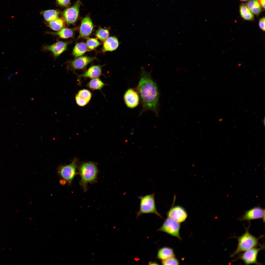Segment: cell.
<instances>
[{
    "label": "cell",
    "instance_id": "4fadbf2b",
    "mask_svg": "<svg viewBox=\"0 0 265 265\" xmlns=\"http://www.w3.org/2000/svg\"><path fill=\"white\" fill-rule=\"evenodd\" d=\"M92 97L91 92L87 89H84L78 92L75 96V100L79 106H83L89 103Z\"/></svg>",
    "mask_w": 265,
    "mask_h": 265
},
{
    "label": "cell",
    "instance_id": "f546056e",
    "mask_svg": "<svg viewBox=\"0 0 265 265\" xmlns=\"http://www.w3.org/2000/svg\"><path fill=\"white\" fill-rule=\"evenodd\" d=\"M60 6H66L69 4L70 0H56Z\"/></svg>",
    "mask_w": 265,
    "mask_h": 265
},
{
    "label": "cell",
    "instance_id": "4dcf8cb0",
    "mask_svg": "<svg viewBox=\"0 0 265 265\" xmlns=\"http://www.w3.org/2000/svg\"><path fill=\"white\" fill-rule=\"evenodd\" d=\"M262 8L265 10V0H258Z\"/></svg>",
    "mask_w": 265,
    "mask_h": 265
},
{
    "label": "cell",
    "instance_id": "ac0fdd59",
    "mask_svg": "<svg viewBox=\"0 0 265 265\" xmlns=\"http://www.w3.org/2000/svg\"><path fill=\"white\" fill-rule=\"evenodd\" d=\"M175 256L173 250L170 248L164 247L160 249L158 251L157 257L159 259L163 260Z\"/></svg>",
    "mask_w": 265,
    "mask_h": 265
},
{
    "label": "cell",
    "instance_id": "7402d4cb",
    "mask_svg": "<svg viewBox=\"0 0 265 265\" xmlns=\"http://www.w3.org/2000/svg\"><path fill=\"white\" fill-rule=\"evenodd\" d=\"M41 14L45 20L49 22L58 18L59 13L55 10H49L41 11Z\"/></svg>",
    "mask_w": 265,
    "mask_h": 265
},
{
    "label": "cell",
    "instance_id": "d4e9b609",
    "mask_svg": "<svg viewBox=\"0 0 265 265\" xmlns=\"http://www.w3.org/2000/svg\"><path fill=\"white\" fill-rule=\"evenodd\" d=\"M64 25V21L61 18H58L49 22V27L53 30L59 31L62 28Z\"/></svg>",
    "mask_w": 265,
    "mask_h": 265
},
{
    "label": "cell",
    "instance_id": "277c9868",
    "mask_svg": "<svg viewBox=\"0 0 265 265\" xmlns=\"http://www.w3.org/2000/svg\"><path fill=\"white\" fill-rule=\"evenodd\" d=\"M140 199V209L137 213V218L142 214L154 213L162 218L157 211L154 193L139 197Z\"/></svg>",
    "mask_w": 265,
    "mask_h": 265
},
{
    "label": "cell",
    "instance_id": "4316f807",
    "mask_svg": "<svg viewBox=\"0 0 265 265\" xmlns=\"http://www.w3.org/2000/svg\"><path fill=\"white\" fill-rule=\"evenodd\" d=\"M100 44L99 42L96 39L93 38L88 39L87 40L86 45L88 49L93 50Z\"/></svg>",
    "mask_w": 265,
    "mask_h": 265
},
{
    "label": "cell",
    "instance_id": "e0dca14e",
    "mask_svg": "<svg viewBox=\"0 0 265 265\" xmlns=\"http://www.w3.org/2000/svg\"><path fill=\"white\" fill-rule=\"evenodd\" d=\"M119 45L118 39L115 37L107 38L104 42L103 49L104 51H112L116 49Z\"/></svg>",
    "mask_w": 265,
    "mask_h": 265
},
{
    "label": "cell",
    "instance_id": "9a60e30c",
    "mask_svg": "<svg viewBox=\"0 0 265 265\" xmlns=\"http://www.w3.org/2000/svg\"><path fill=\"white\" fill-rule=\"evenodd\" d=\"M102 75L101 67L98 65L91 66L83 73L78 75L79 78H89L93 79L98 78Z\"/></svg>",
    "mask_w": 265,
    "mask_h": 265
},
{
    "label": "cell",
    "instance_id": "1f68e13d",
    "mask_svg": "<svg viewBox=\"0 0 265 265\" xmlns=\"http://www.w3.org/2000/svg\"><path fill=\"white\" fill-rule=\"evenodd\" d=\"M241 0V1H246L248 0Z\"/></svg>",
    "mask_w": 265,
    "mask_h": 265
},
{
    "label": "cell",
    "instance_id": "30bf717a",
    "mask_svg": "<svg viewBox=\"0 0 265 265\" xmlns=\"http://www.w3.org/2000/svg\"><path fill=\"white\" fill-rule=\"evenodd\" d=\"M167 217L179 223L184 222L186 220L187 214L182 207L176 206L171 208L167 213Z\"/></svg>",
    "mask_w": 265,
    "mask_h": 265
},
{
    "label": "cell",
    "instance_id": "603a6c76",
    "mask_svg": "<svg viewBox=\"0 0 265 265\" xmlns=\"http://www.w3.org/2000/svg\"><path fill=\"white\" fill-rule=\"evenodd\" d=\"M48 33L58 36L62 39H67L72 36L73 31L72 29L67 28H62L56 32H48Z\"/></svg>",
    "mask_w": 265,
    "mask_h": 265
},
{
    "label": "cell",
    "instance_id": "d6986e66",
    "mask_svg": "<svg viewBox=\"0 0 265 265\" xmlns=\"http://www.w3.org/2000/svg\"><path fill=\"white\" fill-rule=\"evenodd\" d=\"M246 5L252 13L256 16H258L262 11V8L258 0H250Z\"/></svg>",
    "mask_w": 265,
    "mask_h": 265
},
{
    "label": "cell",
    "instance_id": "8992f818",
    "mask_svg": "<svg viewBox=\"0 0 265 265\" xmlns=\"http://www.w3.org/2000/svg\"><path fill=\"white\" fill-rule=\"evenodd\" d=\"M180 223L167 217L158 231L165 232L181 239L179 233Z\"/></svg>",
    "mask_w": 265,
    "mask_h": 265
},
{
    "label": "cell",
    "instance_id": "ffe728a7",
    "mask_svg": "<svg viewBox=\"0 0 265 265\" xmlns=\"http://www.w3.org/2000/svg\"><path fill=\"white\" fill-rule=\"evenodd\" d=\"M239 12L241 16L244 19L250 21L254 20L253 14L244 3L240 5Z\"/></svg>",
    "mask_w": 265,
    "mask_h": 265
},
{
    "label": "cell",
    "instance_id": "5b68a950",
    "mask_svg": "<svg viewBox=\"0 0 265 265\" xmlns=\"http://www.w3.org/2000/svg\"><path fill=\"white\" fill-rule=\"evenodd\" d=\"M77 160L75 159L70 164L60 167L58 170L59 174L70 184L76 174Z\"/></svg>",
    "mask_w": 265,
    "mask_h": 265
},
{
    "label": "cell",
    "instance_id": "6da1fadb",
    "mask_svg": "<svg viewBox=\"0 0 265 265\" xmlns=\"http://www.w3.org/2000/svg\"><path fill=\"white\" fill-rule=\"evenodd\" d=\"M138 92L143 106L141 113L146 110H150L158 116L159 93L157 85L150 74L142 68L137 87Z\"/></svg>",
    "mask_w": 265,
    "mask_h": 265
},
{
    "label": "cell",
    "instance_id": "7c38bea8",
    "mask_svg": "<svg viewBox=\"0 0 265 265\" xmlns=\"http://www.w3.org/2000/svg\"><path fill=\"white\" fill-rule=\"evenodd\" d=\"M93 28L92 21L90 18L87 16L82 19L80 29L79 37L88 38L91 33Z\"/></svg>",
    "mask_w": 265,
    "mask_h": 265
},
{
    "label": "cell",
    "instance_id": "5bb4252c",
    "mask_svg": "<svg viewBox=\"0 0 265 265\" xmlns=\"http://www.w3.org/2000/svg\"><path fill=\"white\" fill-rule=\"evenodd\" d=\"M67 45V42L59 41L52 45L45 46L44 47V49L51 51L54 56L57 57L66 49Z\"/></svg>",
    "mask_w": 265,
    "mask_h": 265
},
{
    "label": "cell",
    "instance_id": "cb8c5ba5",
    "mask_svg": "<svg viewBox=\"0 0 265 265\" xmlns=\"http://www.w3.org/2000/svg\"><path fill=\"white\" fill-rule=\"evenodd\" d=\"M87 50V46L85 43L83 42L78 43L75 46L72 54L76 57H79L84 54Z\"/></svg>",
    "mask_w": 265,
    "mask_h": 265
},
{
    "label": "cell",
    "instance_id": "484cf974",
    "mask_svg": "<svg viewBox=\"0 0 265 265\" xmlns=\"http://www.w3.org/2000/svg\"><path fill=\"white\" fill-rule=\"evenodd\" d=\"M109 35L108 30L106 29L102 28L99 29L96 34V37L102 41H104L108 37Z\"/></svg>",
    "mask_w": 265,
    "mask_h": 265
},
{
    "label": "cell",
    "instance_id": "52a82bcc",
    "mask_svg": "<svg viewBox=\"0 0 265 265\" xmlns=\"http://www.w3.org/2000/svg\"><path fill=\"white\" fill-rule=\"evenodd\" d=\"M264 247L263 245L259 248L254 247L247 250L241 254L237 259L241 260L246 265L252 264L261 265L258 262L257 257L259 252L264 248Z\"/></svg>",
    "mask_w": 265,
    "mask_h": 265
},
{
    "label": "cell",
    "instance_id": "ba28073f",
    "mask_svg": "<svg viewBox=\"0 0 265 265\" xmlns=\"http://www.w3.org/2000/svg\"><path fill=\"white\" fill-rule=\"evenodd\" d=\"M81 2L78 0L72 6L68 8L63 12L62 15L66 23L71 24L75 23L78 18Z\"/></svg>",
    "mask_w": 265,
    "mask_h": 265
},
{
    "label": "cell",
    "instance_id": "2e32d148",
    "mask_svg": "<svg viewBox=\"0 0 265 265\" xmlns=\"http://www.w3.org/2000/svg\"><path fill=\"white\" fill-rule=\"evenodd\" d=\"M94 59V57L82 56L73 61L71 63V65L74 70L81 69L85 68Z\"/></svg>",
    "mask_w": 265,
    "mask_h": 265
},
{
    "label": "cell",
    "instance_id": "44dd1931",
    "mask_svg": "<svg viewBox=\"0 0 265 265\" xmlns=\"http://www.w3.org/2000/svg\"><path fill=\"white\" fill-rule=\"evenodd\" d=\"M106 85L98 78L92 79L88 83L87 86L90 89L93 90H101Z\"/></svg>",
    "mask_w": 265,
    "mask_h": 265
},
{
    "label": "cell",
    "instance_id": "f1b7e54d",
    "mask_svg": "<svg viewBox=\"0 0 265 265\" xmlns=\"http://www.w3.org/2000/svg\"><path fill=\"white\" fill-rule=\"evenodd\" d=\"M265 17L261 18L259 20V28L263 32L265 30Z\"/></svg>",
    "mask_w": 265,
    "mask_h": 265
},
{
    "label": "cell",
    "instance_id": "3957f363",
    "mask_svg": "<svg viewBox=\"0 0 265 265\" xmlns=\"http://www.w3.org/2000/svg\"><path fill=\"white\" fill-rule=\"evenodd\" d=\"M260 237L257 238L252 235L249 232L248 228H247L244 233L237 238L238 246L231 257H233L239 253L256 246L258 244L259 240Z\"/></svg>",
    "mask_w": 265,
    "mask_h": 265
},
{
    "label": "cell",
    "instance_id": "9c48e42d",
    "mask_svg": "<svg viewBox=\"0 0 265 265\" xmlns=\"http://www.w3.org/2000/svg\"><path fill=\"white\" fill-rule=\"evenodd\" d=\"M265 216V209L259 207H255L246 211L243 215L239 218V220L241 221L247 220L250 221L253 220L261 218L263 222H264Z\"/></svg>",
    "mask_w": 265,
    "mask_h": 265
},
{
    "label": "cell",
    "instance_id": "83f0119b",
    "mask_svg": "<svg viewBox=\"0 0 265 265\" xmlns=\"http://www.w3.org/2000/svg\"><path fill=\"white\" fill-rule=\"evenodd\" d=\"M162 261V264L163 265H178L179 264L178 260L174 256Z\"/></svg>",
    "mask_w": 265,
    "mask_h": 265
},
{
    "label": "cell",
    "instance_id": "7a4b0ae2",
    "mask_svg": "<svg viewBox=\"0 0 265 265\" xmlns=\"http://www.w3.org/2000/svg\"><path fill=\"white\" fill-rule=\"evenodd\" d=\"M79 172L81 177L80 185L85 191L87 189L88 183L96 180L98 173L96 165L92 162L83 163L80 167Z\"/></svg>",
    "mask_w": 265,
    "mask_h": 265
},
{
    "label": "cell",
    "instance_id": "8fae6325",
    "mask_svg": "<svg viewBox=\"0 0 265 265\" xmlns=\"http://www.w3.org/2000/svg\"><path fill=\"white\" fill-rule=\"evenodd\" d=\"M124 100L126 105L129 108H133L137 106L139 101V95L133 89H128L124 95Z\"/></svg>",
    "mask_w": 265,
    "mask_h": 265
}]
</instances>
